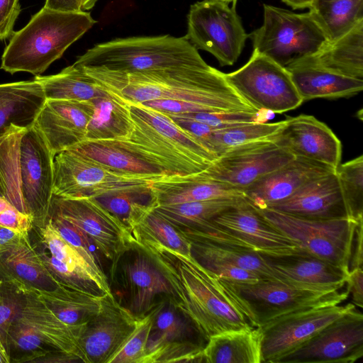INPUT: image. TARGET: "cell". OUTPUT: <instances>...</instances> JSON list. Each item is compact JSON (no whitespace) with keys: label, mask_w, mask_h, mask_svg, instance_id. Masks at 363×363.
I'll use <instances>...</instances> for the list:
<instances>
[{"label":"cell","mask_w":363,"mask_h":363,"mask_svg":"<svg viewBox=\"0 0 363 363\" xmlns=\"http://www.w3.org/2000/svg\"><path fill=\"white\" fill-rule=\"evenodd\" d=\"M192 257L205 269L223 279L237 282H255L261 279L257 274L241 269L220 259L191 249Z\"/></svg>","instance_id":"bcb514c9"},{"label":"cell","mask_w":363,"mask_h":363,"mask_svg":"<svg viewBox=\"0 0 363 363\" xmlns=\"http://www.w3.org/2000/svg\"><path fill=\"white\" fill-rule=\"evenodd\" d=\"M245 200V198H230L158 205L153 211L175 228H186L211 220Z\"/></svg>","instance_id":"f35d334b"},{"label":"cell","mask_w":363,"mask_h":363,"mask_svg":"<svg viewBox=\"0 0 363 363\" xmlns=\"http://www.w3.org/2000/svg\"><path fill=\"white\" fill-rule=\"evenodd\" d=\"M228 84L256 111L281 113L303 103L289 71L255 51L238 70L225 74Z\"/></svg>","instance_id":"7c38bea8"},{"label":"cell","mask_w":363,"mask_h":363,"mask_svg":"<svg viewBox=\"0 0 363 363\" xmlns=\"http://www.w3.org/2000/svg\"><path fill=\"white\" fill-rule=\"evenodd\" d=\"M92 101L95 111L88 123L85 140L121 139L130 135L133 125L125 101L106 89Z\"/></svg>","instance_id":"e575fe53"},{"label":"cell","mask_w":363,"mask_h":363,"mask_svg":"<svg viewBox=\"0 0 363 363\" xmlns=\"http://www.w3.org/2000/svg\"><path fill=\"white\" fill-rule=\"evenodd\" d=\"M150 189L157 206L218 199L245 198L242 190L213 179L203 171L188 175H167L154 180Z\"/></svg>","instance_id":"4316f807"},{"label":"cell","mask_w":363,"mask_h":363,"mask_svg":"<svg viewBox=\"0 0 363 363\" xmlns=\"http://www.w3.org/2000/svg\"><path fill=\"white\" fill-rule=\"evenodd\" d=\"M249 37L253 51L286 69L315 55L328 42L309 12L296 13L266 4L262 26Z\"/></svg>","instance_id":"ba28073f"},{"label":"cell","mask_w":363,"mask_h":363,"mask_svg":"<svg viewBox=\"0 0 363 363\" xmlns=\"http://www.w3.org/2000/svg\"><path fill=\"white\" fill-rule=\"evenodd\" d=\"M167 114L181 128L192 135L209 150L208 146L211 137L216 129L203 123L186 118L177 114Z\"/></svg>","instance_id":"f5cc1de1"},{"label":"cell","mask_w":363,"mask_h":363,"mask_svg":"<svg viewBox=\"0 0 363 363\" xmlns=\"http://www.w3.org/2000/svg\"><path fill=\"white\" fill-rule=\"evenodd\" d=\"M89 12L60 11L43 6L26 26L13 32L1 69L11 74L40 75L95 23Z\"/></svg>","instance_id":"277c9868"},{"label":"cell","mask_w":363,"mask_h":363,"mask_svg":"<svg viewBox=\"0 0 363 363\" xmlns=\"http://www.w3.org/2000/svg\"><path fill=\"white\" fill-rule=\"evenodd\" d=\"M347 289L352 296V303L363 307V271L362 267L350 270L345 279Z\"/></svg>","instance_id":"11a10c76"},{"label":"cell","mask_w":363,"mask_h":363,"mask_svg":"<svg viewBox=\"0 0 363 363\" xmlns=\"http://www.w3.org/2000/svg\"><path fill=\"white\" fill-rule=\"evenodd\" d=\"M218 279L254 328L293 312L340 305L350 295L347 289L325 290L273 279H260L250 283Z\"/></svg>","instance_id":"52a82bcc"},{"label":"cell","mask_w":363,"mask_h":363,"mask_svg":"<svg viewBox=\"0 0 363 363\" xmlns=\"http://www.w3.org/2000/svg\"><path fill=\"white\" fill-rule=\"evenodd\" d=\"M45 101L36 79L0 84V136L13 126H31Z\"/></svg>","instance_id":"f1b7e54d"},{"label":"cell","mask_w":363,"mask_h":363,"mask_svg":"<svg viewBox=\"0 0 363 363\" xmlns=\"http://www.w3.org/2000/svg\"><path fill=\"white\" fill-rule=\"evenodd\" d=\"M227 4L233 3L234 6H235L237 0H218Z\"/></svg>","instance_id":"e7e4bbea"},{"label":"cell","mask_w":363,"mask_h":363,"mask_svg":"<svg viewBox=\"0 0 363 363\" xmlns=\"http://www.w3.org/2000/svg\"><path fill=\"white\" fill-rule=\"evenodd\" d=\"M275 123L255 122L215 130L209 142V150L218 157L227 150L252 141L267 139L281 125Z\"/></svg>","instance_id":"b9f144b4"},{"label":"cell","mask_w":363,"mask_h":363,"mask_svg":"<svg viewBox=\"0 0 363 363\" xmlns=\"http://www.w3.org/2000/svg\"><path fill=\"white\" fill-rule=\"evenodd\" d=\"M185 38L197 50L212 54L220 66H227L236 62L249 35L235 6L230 7L218 0H203L190 7Z\"/></svg>","instance_id":"8fae6325"},{"label":"cell","mask_w":363,"mask_h":363,"mask_svg":"<svg viewBox=\"0 0 363 363\" xmlns=\"http://www.w3.org/2000/svg\"><path fill=\"white\" fill-rule=\"evenodd\" d=\"M34 224L33 217L12 208L0 212V226L28 233Z\"/></svg>","instance_id":"db71d44e"},{"label":"cell","mask_w":363,"mask_h":363,"mask_svg":"<svg viewBox=\"0 0 363 363\" xmlns=\"http://www.w3.org/2000/svg\"><path fill=\"white\" fill-rule=\"evenodd\" d=\"M268 265L290 282L324 289H341L349 272L303 250L282 255H262Z\"/></svg>","instance_id":"83f0119b"},{"label":"cell","mask_w":363,"mask_h":363,"mask_svg":"<svg viewBox=\"0 0 363 363\" xmlns=\"http://www.w3.org/2000/svg\"><path fill=\"white\" fill-rule=\"evenodd\" d=\"M74 64L124 73L207 65L185 36L169 35L117 38L100 43L79 56Z\"/></svg>","instance_id":"8992f818"},{"label":"cell","mask_w":363,"mask_h":363,"mask_svg":"<svg viewBox=\"0 0 363 363\" xmlns=\"http://www.w3.org/2000/svg\"><path fill=\"white\" fill-rule=\"evenodd\" d=\"M363 356V315L356 308L277 363H354Z\"/></svg>","instance_id":"2e32d148"},{"label":"cell","mask_w":363,"mask_h":363,"mask_svg":"<svg viewBox=\"0 0 363 363\" xmlns=\"http://www.w3.org/2000/svg\"><path fill=\"white\" fill-rule=\"evenodd\" d=\"M21 294V308L15 320L33 328L42 337L43 343L56 351L87 363L79 342L84 328L69 325L60 320L48 305L35 294Z\"/></svg>","instance_id":"d4e9b609"},{"label":"cell","mask_w":363,"mask_h":363,"mask_svg":"<svg viewBox=\"0 0 363 363\" xmlns=\"http://www.w3.org/2000/svg\"><path fill=\"white\" fill-rule=\"evenodd\" d=\"M302 61L345 77L363 80V21Z\"/></svg>","instance_id":"1f68e13d"},{"label":"cell","mask_w":363,"mask_h":363,"mask_svg":"<svg viewBox=\"0 0 363 363\" xmlns=\"http://www.w3.org/2000/svg\"><path fill=\"white\" fill-rule=\"evenodd\" d=\"M267 208L310 219L348 217L336 171L308 182L290 197Z\"/></svg>","instance_id":"cb8c5ba5"},{"label":"cell","mask_w":363,"mask_h":363,"mask_svg":"<svg viewBox=\"0 0 363 363\" xmlns=\"http://www.w3.org/2000/svg\"><path fill=\"white\" fill-rule=\"evenodd\" d=\"M50 213L85 233L111 263L133 243L129 230L94 198H64L52 194Z\"/></svg>","instance_id":"5bb4252c"},{"label":"cell","mask_w":363,"mask_h":363,"mask_svg":"<svg viewBox=\"0 0 363 363\" xmlns=\"http://www.w3.org/2000/svg\"><path fill=\"white\" fill-rule=\"evenodd\" d=\"M262 341L259 328L211 336L202 350V362L262 363Z\"/></svg>","instance_id":"d6a6232c"},{"label":"cell","mask_w":363,"mask_h":363,"mask_svg":"<svg viewBox=\"0 0 363 363\" xmlns=\"http://www.w3.org/2000/svg\"><path fill=\"white\" fill-rule=\"evenodd\" d=\"M212 221L247 242L259 254L282 256L301 250L293 240L269 223L247 199Z\"/></svg>","instance_id":"7402d4cb"},{"label":"cell","mask_w":363,"mask_h":363,"mask_svg":"<svg viewBox=\"0 0 363 363\" xmlns=\"http://www.w3.org/2000/svg\"><path fill=\"white\" fill-rule=\"evenodd\" d=\"M152 323L143 363L202 362L207 340L172 296H163L150 310Z\"/></svg>","instance_id":"30bf717a"},{"label":"cell","mask_w":363,"mask_h":363,"mask_svg":"<svg viewBox=\"0 0 363 363\" xmlns=\"http://www.w3.org/2000/svg\"><path fill=\"white\" fill-rule=\"evenodd\" d=\"M257 210L300 250L350 272L355 230L362 218L310 219L270 208Z\"/></svg>","instance_id":"9c48e42d"},{"label":"cell","mask_w":363,"mask_h":363,"mask_svg":"<svg viewBox=\"0 0 363 363\" xmlns=\"http://www.w3.org/2000/svg\"><path fill=\"white\" fill-rule=\"evenodd\" d=\"M315 0H282L284 3L293 9H303L310 8Z\"/></svg>","instance_id":"91938a15"},{"label":"cell","mask_w":363,"mask_h":363,"mask_svg":"<svg viewBox=\"0 0 363 363\" xmlns=\"http://www.w3.org/2000/svg\"><path fill=\"white\" fill-rule=\"evenodd\" d=\"M1 281L0 280V299H1Z\"/></svg>","instance_id":"003e7915"},{"label":"cell","mask_w":363,"mask_h":363,"mask_svg":"<svg viewBox=\"0 0 363 363\" xmlns=\"http://www.w3.org/2000/svg\"><path fill=\"white\" fill-rule=\"evenodd\" d=\"M98 0H82V9L83 11L91 9Z\"/></svg>","instance_id":"be15d7a7"},{"label":"cell","mask_w":363,"mask_h":363,"mask_svg":"<svg viewBox=\"0 0 363 363\" xmlns=\"http://www.w3.org/2000/svg\"><path fill=\"white\" fill-rule=\"evenodd\" d=\"M35 79L40 83L45 99L90 101L101 96L106 90L74 64L55 74L35 76Z\"/></svg>","instance_id":"d590c367"},{"label":"cell","mask_w":363,"mask_h":363,"mask_svg":"<svg viewBox=\"0 0 363 363\" xmlns=\"http://www.w3.org/2000/svg\"><path fill=\"white\" fill-rule=\"evenodd\" d=\"M336 174L347 216L359 220L363 218V156L339 165Z\"/></svg>","instance_id":"7bdbcfd3"},{"label":"cell","mask_w":363,"mask_h":363,"mask_svg":"<svg viewBox=\"0 0 363 363\" xmlns=\"http://www.w3.org/2000/svg\"><path fill=\"white\" fill-rule=\"evenodd\" d=\"M20 12V0H0V41L11 37Z\"/></svg>","instance_id":"816d5d0a"},{"label":"cell","mask_w":363,"mask_h":363,"mask_svg":"<svg viewBox=\"0 0 363 363\" xmlns=\"http://www.w3.org/2000/svg\"><path fill=\"white\" fill-rule=\"evenodd\" d=\"M0 196H3V189H2V184H1V174H0Z\"/></svg>","instance_id":"03108f58"},{"label":"cell","mask_w":363,"mask_h":363,"mask_svg":"<svg viewBox=\"0 0 363 363\" xmlns=\"http://www.w3.org/2000/svg\"><path fill=\"white\" fill-rule=\"evenodd\" d=\"M308 12L332 42L363 21V0H315Z\"/></svg>","instance_id":"8d00e7d4"},{"label":"cell","mask_w":363,"mask_h":363,"mask_svg":"<svg viewBox=\"0 0 363 363\" xmlns=\"http://www.w3.org/2000/svg\"><path fill=\"white\" fill-rule=\"evenodd\" d=\"M55 156L34 124L11 127L0 136L3 196L39 227L49 217Z\"/></svg>","instance_id":"3957f363"},{"label":"cell","mask_w":363,"mask_h":363,"mask_svg":"<svg viewBox=\"0 0 363 363\" xmlns=\"http://www.w3.org/2000/svg\"><path fill=\"white\" fill-rule=\"evenodd\" d=\"M128 104L133 129L125 139L160 163L169 175L202 172L216 158L167 114L142 104Z\"/></svg>","instance_id":"5b68a950"},{"label":"cell","mask_w":363,"mask_h":363,"mask_svg":"<svg viewBox=\"0 0 363 363\" xmlns=\"http://www.w3.org/2000/svg\"><path fill=\"white\" fill-rule=\"evenodd\" d=\"M295 157L267 139L230 148L203 170L209 177L244 191L254 182Z\"/></svg>","instance_id":"ac0fdd59"},{"label":"cell","mask_w":363,"mask_h":363,"mask_svg":"<svg viewBox=\"0 0 363 363\" xmlns=\"http://www.w3.org/2000/svg\"><path fill=\"white\" fill-rule=\"evenodd\" d=\"M151 323L152 313L149 311L138 319L134 332L109 363H143Z\"/></svg>","instance_id":"f6af8a7d"},{"label":"cell","mask_w":363,"mask_h":363,"mask_svg":"<svg viewBox=\"0 0 363 363\" xmlns=\"http://www.w3.org/2000/svg\"><path fill=\"white\" fill-rule=\"evenodd\" d=\"M48 218H50L55 228L64 240L77 250L95 269L104 272L98 254L100 252L85 233L57 215L50 213Z\"/></svg>","instance_id":"ee69618b"},{"label":"cell","mask_w":363,"mask_h":363,"mask_svg":"<svg viewBox=\"0 0 363 363\" xmlns=\"http://www.w3.org/2000/svg\"><path fill=\"white\" fill-rule=\"evenodd\" d=\"M28 233H22L0 226V257L19 245Z\"/></svg>","instance_id":"9f6ffc18"},{"label":"cell","mask_w":363,"mask_h":363,"mask_svg":"<svg viewBox=\"0 0 363 363\" xmlns=\"http://www.w3.org/2000/svg\"><path fill=\"white\" fill-rule=\"evenodd\" d=\"M9 340L15 347L32 352L44 344L42 337L33 328L16 320L10 328Z\"/></svg>","instance_id":"681fc988"},{"label":"cell","mask_w":363,"mask_h":363,"mask_svg":"<svg viewBox=\"0 0 363 363\" xmlns=\"http://www.w3.org/2000/svg\"><path fill=\"white\" fill-rule=\"evenodd\" d=\"M68 149L121 174L169 175L156 160L137 149L125 138L84 140Z\"/></svg>","instance_id":"484cf974"},{"label":"cell","mask_w":363,"mask_h":363,"mask_svg":"<svg viewBox=\"0 0 363 363\" xmlns=\"http://www.w3.org/2000/svg\"><path fill=\"white\" fill-rule=\"evenodd\" d=\"M363 218L359 220L357 225L350 262V270L362 267L363 264Z\"/></svg>","instance_id":"6f0895ef"},{"label":"cell","mask_w":363,"mask_h":363,"mask_svg":"<svg viewBox=\"0 0 363 363\" xmlns=\"http://www.w3.org/2000/svg\"><path fill=\"white\" fill-rule=\"evenodd\" d=\"M259 111L198 112L177 114L203 123L216 130L259 122Z\"/></svg>","instance_id":"7dc6e473"},{"label":"cell","mask_w":363,"mask_h":363,"mask_svg":"<svg viewBox=\"0 0 363 363\" xmlns=\"http://www.w3.org/2000/svg\"><path fill=\"white\" fill-rule=\"evenodd\" d=\"M82 0H45L44 7L60 11L79 12L82 9Z\"/></svg>","instance_id":"680465c9"},{"label":"cell","mask_w":363,"mask_h":363,"mask_svg":"<svg viewBox=\"0 0 363 363\" xmlns=\"http://www.w3.org/2000/svg\"><path fill=\"white\" fill-rule=\"evenodd\" d=\"M94 199L130 233L157 206L150 185L113 190Z\"/></svg>","instance_id":"74e56055"},{"label":"cell","mask_w":363,"mask_h":363,"mask_svg":"<svg viewBox=\"0 0 363 363\" xmlns=\"http://www.w3.org/2000/svg\"><path fill=\"white\" fill-rule=\"evenodd\" d=\"M40 256L48 271L66 286L97 296L105 294L96 284L82 279L55 257L48 256L45 252L40 254Z\"/></svg>","instance_id":"c3c4849f"},{"label":"cell","mask_w":363,"mask_h":363,"mask_svg":"<svg viewBox=\"0 0 363 363\" xmlns=\"http://www.w3.org/2000/svg\"><path fill=\"white\" fill-rule=\"evenodd\" d=\"M15 208L4 196H0V212Z\"/></svg>","instance_id":"6125c7cd"},{"label":"cell","mask_w":363,"mask_h":363,"mask_svg":"<svg viewBox=\"0 0 363 363\" xmlns=\"http://www.w3.org/2000/svg\"><path fill=\"white\" fill-rule=\"evenodd\" d=\"M24 293L35 294L48 305L60 320L79 328H84L98 313L103 296L72 289L58 280L52 289H31L21 294Z\"/></svg>","instance_id":"836d02e7"},{"label":"cell","mask_w":363,"mask_h":363,"mask_svg":"<svg viewBox=\"0 0 363 363\" xmlns=\"http://www.w3.org/2000/svg\"><path fill=\"white\" fill-rule=\"evenodd\" d=\"M354 308L352 303L311 308L284 315L259 327L262 363H277L327 325Z\"/></svg>","instance_id":"e0dca14e"},{"label":"cell","mask_w":363,"mask_h":363,"mask_svg":"<svg viewBox=\"0 0 363 363\" xmlns=\"http://www.w3.org/2000/svg\"><path fill=\"white\" fill-rule=\"evenodd\" d=\"M161 177L121 174L67 149L54 157L53 195L96 198L113 190L150 186Z\"/></svg>","instance_id":"4fadbf2b"},{"label":"cell","mask_w":363,"mask_h":363,"mask_svg":"<svg viewBox=\"0 0 363 363\" xmlns=\"http://www.w3.org/2000/svg\"><path fill=\"white\" fill-rule=\"evenodd\" d=\"M5 275L18 293L35 289H52L57 279L44 265L40 254L30 245L28 235L0 257Z\"/></svg>","instance_id":"4dcf8cb0"},{"label":"cell","mask_w":363,"mask_h":363,"mask_svg":"<svg viewBox=\"0 0 363 363\" xmlns=\"http://www.w3.org/2000/svg\"><path fill=\"white\" fill-rule=\"evenodd\" d=\"M286 69L303 101L348 97L363 89L362 79L345 77L306 62H300Z\"/></svg>","instance_id":"f546056e"},{"label":"cell","mask_w":363,"mask_h":363,"mask_svg":"<svg viewBox=\"0 0 363 363\" xmlns=\"http://www.w3.org/2000/svg\"><path fill=\"white\" fill-rule=\"evenodd\" d=\"M126 299L125 307L137 318L151 309L163 296L175 299L170 284L151 257L138 245H133L111 265Z\"/></svg>","instance_id":"9a60e30c"},{"label":"cell","mask_w":363,"mask_h":363,"mask_svg":"<svg viewBox=\"0 0 363 363\" xmlns=\"http://www.w3.org/2000/svg\"><path fill=\"white\" fill-rule=\"evenodd\" d=\"M94 111L92 100L45 99L33 124L55 156L85 140Z\"/></svg>","instance_id":"44dd1931"},{"label":"cell","mask_w":363,"mask_h":363,"mask_svg":"<svg viewBox=\"0 0 363 363\" xmlns=\"http://www.w3.org/2000/svg\"><path fill=\"white\" fill-rule=\"evenodd\" d=\"M82 68L104 89L130 104L180 100L205 105L213 112L257 111L228 84L225 73L208 64L134 73Z\"/></svg>","instance_id":"6da1fadb"},{"label":"cell","mask_w":363,"mask_h":363,"mask_svg":"<svg viewBox=\"0 0 363 363\" xmlns=\"http://www.w3.org/2000/svg\"><path fill=\"white\" fill-rule=\"evenodd\" d=\"M335 171L328 164L295 157L245 189V196L255 208H264L290 197L308 182Z\"/></svg>","instance_id":"603a6c76"},{"label":"cell","mask_w":363,"mask_h":363,"mask_svg":"<svg viewBox=\"0 0 363 363\" xmlns=\"http://www.w3.org/2000/svg\"><path fill=\"white\" fill-rule=\"evenodd\" d=\"M138 319L113 294L103 295L98 313L79 338L87 363H109L134 332Z\"/></svg>","instance_id":"d6986e66"},{"label":"cell","mask_w":363,"mask_h":363,"mask_svg":"<svg viewBox=\"0 0 363 363\" xmlns=\"http://www.w3.org/2000/svg\"><path fill=\"white\" fill-rule=\"evenodd\" d=\"M267 139L295 157L316 161L335 169L340 165V140L327 125L313 116L301 114L287 118Z\"/></svg>","instance_id":"ffe728a7"},{"label":"cell","mask_w":363,"mask_h":363,"mask_svg":"<svg viewBox=\"0 0 363 363\" xmlns=\"http://www.w3.org/2000/svg\"><path fill=\"white\" fill-rule=\"evenodd\" d=\"M21 305V298L9 294L0 299V333L8 345L10 328L16 320Z\"/></svg>","instance_id":"f907efd6"},{"label":"cell","mask_w":363,"mask_h":363,"mask_svg":"<svg viewBox=\"0 0 363 363\" xmlns=\"http://www.w3.org/2000/svg\"><path fill=\"white\" fill-rule=\"evenodd\" d=\"M10 361V355L7 350V344L0 333V363H9Z\"/></svg>","instance_id":"94428289"},{"label":"cell","mask_w":363,"mask_h":363,"mask_svg":"<svg viewBox=\"0 0 363 363\" xmlns=\"http://www.w3.org/2000/svg\"><path fill=\"white\" fill-rule=\"evenodd\" d=\"M39 228L42 241L52 256L63 262L71 271L82 279L96 284L105 294H113L105 273L95 269L63 239L55 228L50 218H48L45 224Z\"/></svg>","instance_id":"ab89813d"},{"label":"cell","mask_w":363,"mask_h":363,"mask_svg":"<svg viewBox=\"0 0 363 363\" xmlns=\"http://www.w3.org/2000/svg\"><path fill=\"white\" fill-rule=\"evenodd\" d=\"M163 274L174 294L176 303L208 340L211 336L252 326L231 300L218 277L192 255L150 243L137 242Z\"/></svg>","instance_id":"7a4b0ae2"},{"label":"cell","mask_w":363,"mask_h":363,"mask_svg":"<svg viewBox=\"0 0 363 363\" xmlns=\"http://www.w3.org/2000/svg\"><path fill=\"white\" fill-rule=\"evenodd\" d=\"M131 233L133 242L166 247L184 255H191L188 240L153 210L143 218Z\"/></svg>","instance_id":"60d3db41"}]
</instances>
